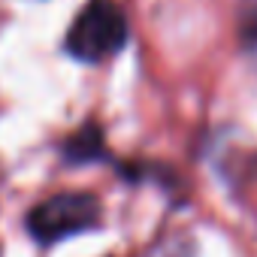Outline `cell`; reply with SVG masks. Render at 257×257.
I'll use <instances>...</instances> for the list:
<instances>
[{"mask_svg":"<svg viewBox=\"0 0 257 257\" xmlns=\"http://www.w3.org/2000/svg\"><path fill=\"white\" fill-rule=\"evenodd\" d=\"M127 43V16L115 0H88L67 31V52L76 61L100 64Z\"/></svg>","mask_w":257,"mask_h":257,"instance_id":"obj_1","label":"cell"},{"mask_svg":"<svg viewBox=\"0 0 257 257\" xmlns=\"http://www.w3.org/2000/svg\"><path fill=\"white\" fill-rule=\"evenodd\" d=\"M97 224H100V200L82 191L55 194L28 212V233L43 245H55L61 239L88 233Z\"/></svg>","mask_w":257,"mask_h":257,"instance_id":"obj_2","label":"cell"},{"mask_svg":"<svg viewBox=\"0 0 257 257\" xmlns=\"http://www.w3.org/2000/svg\"><path fill=\"white\" fill-rule=\"evenodd\" d=\"M103 155V134L100 127H82L79 134H73L64 146V158L67 164H91V161H100Z\"/></svg>","mask_w":257,"mask_h":257,"instance_id":"obj_3","label":"cell"}]
</instances>
